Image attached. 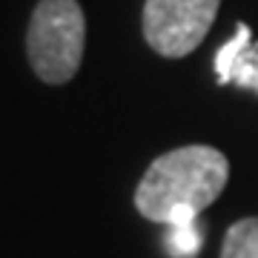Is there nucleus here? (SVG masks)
I'll list each match as a JSON object with an SVG mask.
<instances>
[{
    "label": "nucleus",
    "instance_id": "423d86ee",
    "mask_svg": "<svg viewBox=\"0 0 258 258\" xmlns=\"http://www.w3.org/2000/svg\"><path fill=\"white\" fill-rule=\"evenodd\" d=\"M166 252L172 258H195V252L201 249V230L198 221H181V224H166Z\"/></svg>",
    "mask_w": 258,
    "mask_h": 258
},
{
    "label": "nucleus",
    "instance_id": "20e7f679",
    "mask_svg": "<svg viewBox=\"0 0 258 258\" xmlns=\"http://www.w3.org/2000/svg\"><path fill=\"white\" fill-rule=\"evenodd\" d=\"M218 83H235L258 92V40H252L247 23H238L235 35L215 52Z\"/></svg>",
    "mask_w": 258,
    "mask_h": 258
},
{
    "label": "nucleus",
    "instance_id": "39448f33",
    "mask_svg": "<svg viewBox=\"0 0 258 258\" xmlns=\"http://www.w3.org/2000/svg\"><path fill=\"white\" fill-rule=\"evenodd\" d=\"M221 258H258V215L241 218L227 230Z\"/></svg>",
    "mask_w": 258,
    "mask_h": 258
},
{
    "label": "nucleus",
    "instance_id": "f257e3e1",
    "mask_svg": "<svg viewBox=\"0 0 258 258\" xmlns=\"http://www.w3.org/2000/svg\"><path fill=\"white\" fill-rule=\"evenodd\" d=\"M230 181V161L207 144L169 149L147 166L135 189V210L155 224L195 221L218 201Z\"/></svg>",
    "mask_w": 258,
    "mask_h": 258
},
{
    "label": "nucleus",
    "instance_id": "f03ea898",
    "mask_svg": "<svg viewBox=\"0 0 258 258\" xmlns=\"http://www.w3.org/2000/svg\"><path fill=\"white\" fill-rule=\"evenodd\" d=\"M86 46V18L78 0H40L29 18L26 55L35 75L63 86L78 75Z\"/></svg>",
    "mask_w": 258,
    "mask_h": 258
},
{
    "label": "nucleus",
    "instance_id": "7ed1b4c3",
    "mask_svg": "<svg viewBox=\"0 0 258 258\" xmlns=\"http://www.w3.org/2000/svg\"><path fill=\"white\" fill-rule=\"evenodd\" d=\"M221 0H147L141 26L144 40L161 57H186L204 43Z\"/></svg>",
    "mask_w": 258,
    "mask_h": 258
}]
</instances>
